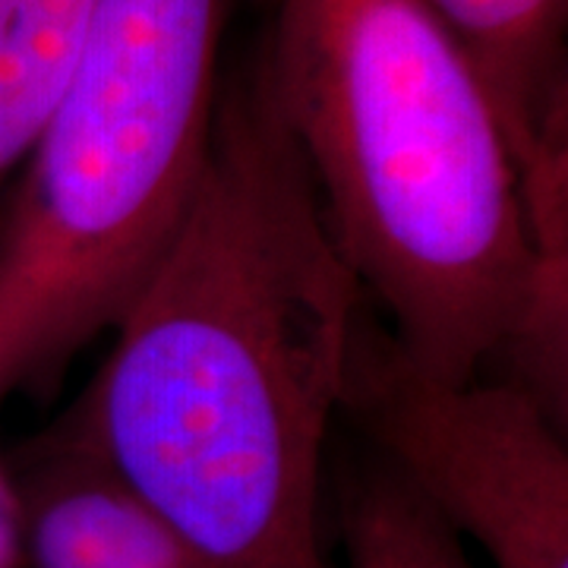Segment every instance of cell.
Returning a JSON list of instances; mask_svg holds the SVG:
<instances>
[{
    "mask_svg": "<svg viewBox=\"0 0 568 568\" xmlns=\"http://www.w3.org/2000/svg\"><path fill=\"white\" fill-rule=\"evenodd\" d=\"M366 294L256 70L114 347L58 424L222 568H338L323 465Z\"/></svg>",
    "mask_w": 568,
    "mask_h": 568,
    "instance_id": "6da1fadb",
    "label": "cell"
},
{
    "mask_svg": "<svg viewBox=\"0 0 568 568\" xmlns=\"http://www.w3.org/2000/svg\"><path fill=\"white\" fill-rule=\"evenodd\" d=\"M253 70L398 345L484 376L525 275L518 168L426 0H272Z\"/></svg>",
    "mask_w": 568,
    "mask_h": 568,
    "instance_id": "7a4b0ae2",
    "label": "cell"
},
{
    "mask_svg": "<svg viewBox=\"0 0 568 568\" xmlns=\"http://www.w3.org/2000/svg\"><path fill=\"white\" fill-rule=\"evenodd\" d=\"M234 0H102L0 212V405L111 332L212 155Z\"/></svg>",
    "mask_w": 568,
    "mask_h": 568,
    "instance_id": "3957f363",
    "label": "cell"
},
{
    "mask_svg": "<svg viewBox=\"0 0 568 568\" xmlns=\"http://www.w3.org/2000/svg\"><path fill=\"white\" fill-rule=\"evenodd\" d=\"M345 414L493 568H568L566 426L525 388L433 376L366 313Z\"/></svg>",
    "mask_w": 568,
    "mask_h": 568,
    "instance_id": "277c9868",
    "label": "cell"
},
{
    "mask_svg": "<svg viewBox=\"0 0 568 568\" xmlns=\"http://www.w3.org/2000/svg\"><path fill=\"white\" fill-rule=\"evenodd\" d=\"M29 568H222L123 487L61 424L10 467Z\"/></svg>",
    "mask_w": 568,
    "mask_h": 568,
    "instance_id": "5b68a950",
    "label": "cell"
},
{
    "mask_svg": "<svg viewBox=\"0 0 568 568\" xmlns=\"http://www.w3.org/2000/svg\"><path fill=\"white\" fill-rule=\"evenodd\" d=\"M503 126L515 168L568 130V0H426Z\"/></svg>",
    "mask_w": 568,
    "mask_h": 568,
    "instance_id": "8992f818",
    "label": "cell"
},
{
    "mask_svg": "<svg viewBox=\"0 0 568 568\" xmlns=\"http://www.w3.org/2000/svg\"><path fill=\"white\" fill-rule=\"evenodd\" d=\"M525 275L493 366L549 414L568 420V130L518 164Z\"/></svg>",
    "mask_w": 568,
    "mask_h": 568,
    "instance_id": "52a82bcc",
    "label": "cell"
},
{
    "mask_svg": "<svg viewBox=\"0 0 568 568\" xmlns=\"http://www.w3.org/2000/svg\"><path fill=\"white\" fill-rule=\"evenodd\" d=\"M102 0H0V212L48 123Z\"/></svg>",
    "mask_w": 568,
    "mask_h": 568,
    "instance_id": "ba28073f",
    "label": "cell"
},
{
    "mask_svg": "<svg viewBox=\"0 0 568 568\" xmlns=\"http://www.w3.org/2000/svg\"><path fill=\"white\" fill-rule=\"evenodd\" d=\"M338 540V568H477L465 540L386 462L345 484Z\"/></svg>",
    "mask_w": 568,
    "mask_h": 568,
    "instance_id": "9c48e42d",
    "label": "cell"
},
{
    "mask_svg": "<svg viewBox=\"0 0 568 568\" xmlns=\"http://www.w3.org/2000/svg\"><path fill=\"white\" fill-rule=\"evenodd\" d=\"M0 568H26L22 549V508L10 465L0 462Z\"/></svg>",
    "mask_w": 568,
    "mask_h": 568,
    "instance_id": "30bf717a",
    "label": "cell"
}]
</instances>
